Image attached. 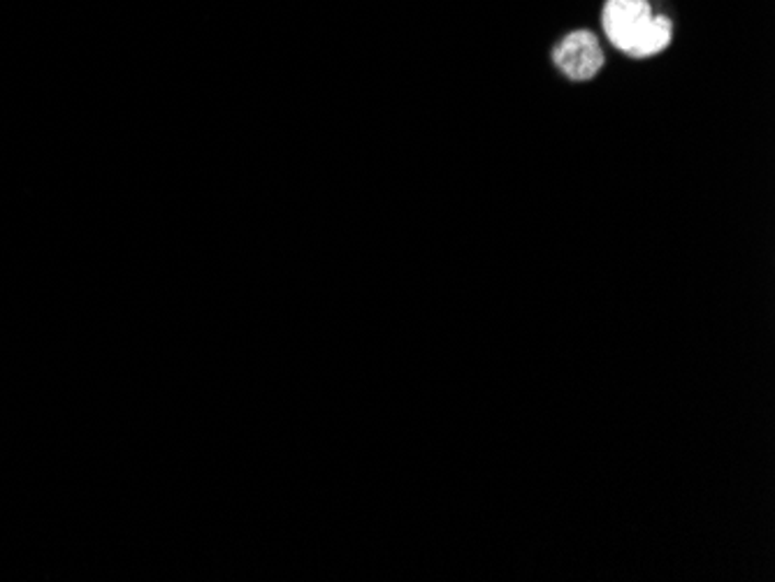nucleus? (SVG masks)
I'll return each mask as SVG.
<instances>
[{
	"label": "nucleus",
	"mask_w": 775,
	"mask_h": 582,
	"mask_svg": "<svg viewBox=\"0 0 775 582\" xmlns=\"http://www.w3.org/2000/svg\"><path fill=\"white\" fill-rule=\"evenodd\" d=\"M601 19L611 45L634 59L655 56L671 43L669 16H653L648 0H607Z\"/></svg>",
	"instance_id": "1"
},
{
	"label": "nucleus",
	"mask_w": 775,
	"mask_h": 582,
	"mask_svg": "<svg viewBox=\"0 0 775 582\" xmlns=\"http://www.w3.org/2000/svg\"><path fill=\"white\" fill-rule=\"evenodd\" d=\"M555 66L569 80L585 82L592 80L603 66V51L597 43V37L588 31H576L564 37V40L553 51Z\"/></svg>",
	"instance_id": "2"
}]
</instances>
